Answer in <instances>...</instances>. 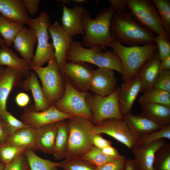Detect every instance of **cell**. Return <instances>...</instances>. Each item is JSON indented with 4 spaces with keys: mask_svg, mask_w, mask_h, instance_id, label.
I'll return each mask as SVG.
<instances>
[{
    "mask_svg": "<svg viewBox=\"0 0 170 170\" xmlns=\"http://www.w3.org/2000/svg\"><path fill=\"white\" fill-rule=\"evenodd\" d=\"M155 44L160 60L170 55V36L166 31L156 35Z\"/></svg>",
    "mask_w": 170,
    "mask_h": 170,
    "instance_id": "40",
    "label": "cell"
},
{
    "mask_svg": "<svg viewBox=\"0 0 170 170\" xmlns=\"http://www.w3.org/2000/svg\"><path fill=\"white\" fill-rule=\"evenodd\" d=\"M110 30L114 40L128 47L155 43L156 35L138 24L128 11L115 13L111 18Z\"/></svg>",
    "mask_w": 170,
    "mask_h": 170,
    "instance_id": "1",
    "label": "cell"
},
{
    "mask_svg": "<svg viewBox=\"0 0 170 170\" xmlns=\"http://www.w3.org/2000/svg\"><path fill=\"white\" fill-rule=\"evenodd\" d=\"M37 43L35 31L24 26L15 38L13 48L22 58L31 62L34 56V47Z\"/></svg>",
    "mask_w": 170,
    "mask_h": 170,
    "instance_id": "20",
    "label": "cell"
},
{
    "mask_svg": "<svg viewBox=\"0 0 170 170\" xmlns=\"http://www.w3.org/2000/svg\"><path fill=\"white\" fill-rule=\"evenodd\" d=\"M26 149L6 143L0 147V162L6 165L24 152Z\"/></svg>",
    "mask_w": 170,
    "mask_h": 170,
    "instance_id": "37",
    "label": "cell"
},
{
    "mask_svg": "<svg viewBox=\"0 0 170 170\" xmlns=\"http://www.w3.org/2000/svg\"><path fill=\"white\" fill-rule=\"evenodd\" d=\"M41 1L40 0H23L27 12L32 16L37 13Z\"/></svg>",
    "mask_w": 170,
    "mask_h": 170,
    "instance_id": "45",
    "label": "cell"
},
{
    "mask_svg": "<svg viewBox=\"0 0 170 170\" xmlns=\"http://www.w3.org/2000/svg\"><path fill=\"white\" fill-rule=\"evenodd\" d=\"M164 139H170V125L140 137L138 139L136 145H145Z\"/></svg>",
    "mask_w": 170,
    "mask_h": 170,
    "instance_id": "38",
    "label": "cell"
},
{
    "mask_svg": "<svg viewBox=\"0 0 170 170\" xmlns=\"http://www.w3.org/2000/svg\"><path fill=\"white\" fill-rule=\"evenodd\" d=\"M59 70L65 81L75 89L86 93L89 85L94 70L89 65L81 61H67Z\"/></svg>",
    "mask_w": 170,
    "mask_h": 170,
    "instance_id": "11",
    "label": "cell"
},
{
    "mask_svg": "<svg viewBox=\"0 0 170 170\" xmlns=\"http://www.w3.org/2000/svg\"><path fill=\"white\" fill-rule=\"evenodd\" d=\"M67 122L69 138L64 158L81 157L94 146L92 136L95 125L90 120L76 116Z\"/></svg>",
    "mask_w": 170,
    "mask_h": 170,
    "instance_id": "5",
    "label": "cell"
},
{
    "mask_svg": "<svg viewBox=\"0 0 170 170\" xmlns=\"http://www.w3.org/2000/svg\"><path fill=\"white\" fill-rule=\"evenodd\" d=\"M154 170H170V144L167 142L156 152Z\"/></svg>",
    "mask_w": 170,
    "mask_h": 170,
    "instance_id": "34",
    "label": "cell"
},
{
    "mask_svg": "<svg viewBox=\"0 0 170 170\" xmlns=\"http://www.w3.org/2000/svg\"><path fill=\"white\" fill-rule=\"evenodd\" d=\"M5 45V42L3 39L1 37L0 35V47H1L2 46Z\"/></svg>",
    "mask_w": 170,
    "mask_h": 170,
    "instance_id": "54",
    "label": "cell"
},
{
    "mask_svg": "<svg viewBox=\"0 0 170 170\" xmlns=\"http://www.w3.org/2000/svg\"><path fill=\"white\" fill-rule=\"evenodd\" d=\"M63 170H96L97 167L81 157L65 158L59 162Z\"/></svg>",
    "mask_w": 170,
    "mask_h": 170,
    "instance_id": "33",
    "label": "cell"
},
{
    "mask_svg": "<svg viewBox=\"0 0 170 170\" xmlns=\"http://www.w3.org/2000/svg\"><path fill=\"white\" fill-rule=\"evenodd\" d=\"M29 170H30V168H29Z\"/></svg>",
    "mask_w": 170,
    "mask_h": 170,
    "instance_id": "58",
    "label": "cell"
},
{
    "mask_svg": "<svg viewBox=\"0 0 170 170\" xmlns=\"http://www.w3.org/2000/svg\"><path fill=\"white\" fill-rule=\"evenodd\" d=\"M51 24L50 16L45 11L42 12L37 18L31 19L27 24L29 28L35 31L37 38L36 51L30 62L34 66L42 67L47 62L55 60L52 43L49 42L48 28Z\"/></svg>",
    "mask_w": 170,
    "mask_h": 170,
    "instance_id": "6",
    "label": "cell"
},
{
    "mask_svg": "<svg viewBox=\"0 0 170 170\" xmlns=\"http://www.w3.org/2000/svg\"><path fill=\"white\" fill-rule=\"evenodd\" d=\"M161 19L165 31L170 34V1L152 0Z\"/></svg>",
    "mask_w": 170,
    "mask_h": 170,
    "instance_id": "35",
    "label": "cell"
},
{
    "mask_svg": "<svg viewBox=\"0 0 170 170\" xmlns=\"http://www.w3.org/2000/svg\"><path fill=\"white\" fill-rule=\"evenodd\" d=\"M127 0H109L110 6L112 8L115 13L126 11Z\"/></svg>",
    "mask_w": 170,
    "mask_h": 170,
    "instance_id": "46",
    "label": "cell"
},
{
    "mask_svg": "<svg viewBox=\"0 0 170 170\" xmlns=\"http://www.w3.org/2000/svg\"><path fill=\"white\" fill-rule=\"evenodd\" d=\"M101 150L105 155L112 158H116L120 155L116 149L111 145L106 146Z\"/></svg>",
    "mask_w": 170,
    "mask_h": 170,
    "instance_id": "49",
    "label": "cell"
},
{
    "mask_svg": "<svg viewBox=\"0 0 170 170\" xmlns=\"http://www.w3.org/2000/svg\"><path fill=\"white\" fill-rule=\"evenodd\" d=\"M124 170H139L134 159H126Z\"/></svg>",
    "mask_w": 170,
    "mask_h": 170,
    "instance_id": "51",
    "label": "cell"
},
{
    "mask_svg": "<svg viewBox=\"0 0 170 170\" xmlns=\"http://www.w3.org/2000/svg\"><path fill=\"white\" fill-rule=\"evenodd\" d=\"M116 85L117 81L113 70L99 68L94 71L89 90L96 95L106 96L115 91Z\"/></svg>",
    "mask_w": 170,
    "mask_h": 170,
    "instance_id": "15",
    "label": "cell"
},
{
    "mask_svg": "<svg viewBox=\"0 0 170 170\" xmlns=\"http://www.w3.org/2000/svg\"><path fill=\"white\" fill-rule=\"evenodd\" d=\"M141 89L140 82L136 76L123 82L119 87L118 101L123 117L131 113L133 105Z\"/></svg>",
    "mask_w": 170,
    "mask_h": 170,
    "instance_id": "17",
    "label": "cell"
},
{
    "mask_svg": "<svg viewBox=\"0 0 170 170\" xmlns=\"http://www.w3.org/2000/svg\"><path fill=\"white\" fill-rule=\"evenodd\" d=\"M104 51L98 46H93L89 49L85 48L80 42L73 40L67 52L66 60L93 64L99 68L116 71L122 75L123 65L119 56L113 51Z\"/></svg>",
    "mask_w": 170,
    "mask_h": 170,
    "instance_id": "4",
    "label": "cell"
},
{
    "mask_svg": "<svg viewBox=\"0 0 170 170\" xmlns=\"http://www.w3.org/2000/svg\"><path fill=\"white\" fill-rule=\"evenodd\" d=\"M57 2L61 3L62 4L65 5V4H69L71 2V0H55Z\"/></svg>",
    "mask_w": 170,
    "mask_h": 170,
    "instance_id": "52",
    "label": "cell"
},
{
    "mask_svg": "<svg viewBox=\"0 0 170 170\" xmlns=\"http://www.w3.org/2000/svg\"><path fill=\"white\" fill-rule=\"evenodd\" d=\"M57 128L54 149L53 155L56 160L64 158L69 138V128L67 120L56 122Z\"/></svg>",
    "mask_w": 170,
    "mask_h": 170,
    "instance_id": "29",
    "label": "cell"
},
{
    "mask_svg": "<svg viewBox=\"0 0 170 170\" xmlns=\"http://www.w3.org/2000/svg\"><path fill=\"white\" fill-rule=\"evenodd\" d=\"M123 119L131 133L138 139L162 128L154 122L140 114L135 115L131 113L123 116Z\"/></svg>",
    "mask_w": 170,
    "mask_h": 170,
    "instance_id": "23",
    "label": "cell"
},
{
    "mask_svg": "<svg viewBox=\"0 0 170 170\" xmlns=\"http://www.w3.org/2000/svg\"><path fill=\"white\" fill-rule=\"evenodd\" d=\"M36 129L31 127L24 128L11 134L7 144L38 150L36 144Z\"/></svg>",
    "mask_w": 170,
    "mask_h": 170,
    "instance_id": "28",
    "label": "cell"
},
{
    "mask_svg": "<svg viewBox=\"0 0 170 170\" xmlns=\"http://www.w3.org/2000/svg\"><path fill=\"white\" fill-rule=\"evenodd\" d=\"M30 62L20 58L12 49L3 45L0 48V66H6L21 73L26 77L31 71Z\"/></svg>",
    "mask_w": 170,
    "mask_h": 170,
    "instance_id": "26",
    "label": "cell"
},
{
    "mask_svg": "<svg viewBox=\"0 0 170 170\" xmlns=\"http://www.w3.org/2000/svg\"><path fill=\"white\" fill-rule=\"evenodd\" d=\"M10 135L5 124L0 118V147L7 143Z\"/></svg>",
    "mask_w": 170,
    "mask_h": 170,
    "instance_id": "47",
    "label": "cell"
},
{
    "mask_svg": "<svg viewBox=\"0 0 170 170\" xmlns=\"http://www.w3.org/2000/svg\"><path fill=\"white\" fill-rule=\"evenodd\" d=\"M160 61L158 54L146 62L141 67L136 76L139 79L141 92L143 93L153 88L160 72Z\"/></svg>",
    "mask_w": 170,
    "mask_h": 170,
    "instance_id": "21",
    "label": "cell"
},
{
    "mask_svg": "<svg viewBox=\"0 0 170 170\" xmlns=\"http://www.w3.org/2000/svg\"><path fill=\"white\" fill-rule=\"evenodd\" d=\"M29 168L24 151L11 162L6 165L3 170H29Z\"/></svg>",
    "mask_w": 170,
    "mask_h": 170,
    "instance_id": "41",
    "label": "cell"
},
{
    "mask_svg": "<svg viewBox=\"0 0 170 170\" xmlns=\"http://www.w3.org/2000/svg\"><path fill=\"white\" fill-rule=\"evenodd\" d=\"M81 157L97 167L115 159L106 155L100 149L94 146L82 156Z\"/></svg>",
    "mask_w": 170,
    "mask_h": 170,
    "instance_id": "36",
    "label": "cell"
},
{
    "mask_svg": "<svg viewBox=\"0 0 170 170\" xmlns=\"http://www.w3.org/2000/svg\"><path fill=\"white\" fill-rule=\"evenodd\" d=\"M86 11L79 5L68 8L63 4L61 25L63 29L73 37L78 35H84L85 30L83 18Z\"/></svg>",
    "mask_w": 170,
    "mask_h": 170,
    "instance_id": "16",
    "label": "cell"
},
{
    "mask_svg": "<svg viewBox=\"0 0 170 170\" xmlns=\"http://www.w3.org/2000/svg\"><path fill=\"white\" fill-rule=\"evenodd\" d=\"M5 165V164L0 162V170H3Z\"/></svg>",
    "mask_w": 170,
    "mask_h": 170,
    "instance_id": "55",
    "label": "cell"
},
{
    "mask_svg": "<svg viewBox=\"0 0 170 170\" xmlns=\"http://www.w3.org/2000/svg\"><path fill=\"white\" fill-rule=\"evenodd\" d=\"M48 31L52 40L55 60L60 69L67 61L66 53L74 40L73 37L65 31L58 21L51 23Z\"/></svg>",
    "mask_w": 170,
    "mask_h": 170,
    "instance_id": "14",
    "label": "cell"
},
{
    "mask_svg": "<svg viewBox=\"0 0 170 170\" xmlns=\"http://www.w3.org/2000/svg\"><path fill=\"white\" fill-rule=\"evenodd\" d=\"M160 69L161 71L170 70V55L161 60Z\"/></svg>",
    "mask_w": 170,
    "mask_h": 170,
    "instance_id": "50",
    "label": "cell"
},
{
    "mask_svg": "<svg viewBox=\"0 0 170 170\" xmlns=\"http://www.w3.org/2000/svg\"><path fill=\"white\" fill-rule=\"evenodd\" d=\"M72 116L60 111L53 105L44 110L37 111L32 104L25 108L20 118L30 127L36 129L46 125L67 120Z\"/></svg>",
    "mask_w": 170,
    "mask_h": 170,
    "instance_id": "13",
    "label": "cell"
},
{
    "mask_svg": "<svg viewBox=\"0 0 170 170\" xmlns=\"http://www.w3.org/2000/svg\"><path fill=\"white\" fill-rule=\"evenodd\" d=\"M108 46L112 49L121 60L123 67V82L135 76L142 65L158 54L155 43L126 47L114 40Z\"/></svg>",
    "mask_w": 170,
    "mask_h": 170,
    "instance_id": "2",
    "label": "cell"
},
{
    "mask_svg": "<svg viewBox=\"0 0 170 170\" xmlns=\"http://www.w3.org/2000/svg\"><path fill=\"white\" fill-rule=\"evenodd\" d=\"M119 86L107 96H103L88 93L85 100L92 114V122L94 125L109 118L123 119L118 103Z\"/></svg>",
    "mask_w": 170,
    "mask_h": 170,
    "instance_id": "9",
    "label": "cell"
},
{
    "mask_svg": "<svg viewBox=\"0 0 170 170\" xmlns=\"http://www.w3.org/2000/svg\"><path fill=\"white\" fill-rule=\"evenodd\" d=\"M24 25L9 21L1 16L0 18V35L5 45L9 47L13 43L16 36Z\"/></svg>",
    "mask_w": 170,
    "mask_h": 170,
    "instance_id": "30",
    "label": "cell"
},
{
    "mask_svg": "<svg viewBox=\"0 0 170 170\" xmlns=\"http://www.w3.org/2000/svg\"><path fill=\"white\" fill-rule=\"evenodd\" d=\"M94 132L107 134L131 150L136 145L138 139L131 133L123 119H105L95 125Z\"/></svg>",
    "mask_w": 170,
    "mask_h": 170,
    "instance_id": "12",
    "label": "cell"
},
{
    "mask_svg": "<svg viewBox=\"0 0 170 170\" xmlns=\"http://www.w3.org/2000/svg\"><path fill=\"white\" fill-rule=\"evenodd\" d=\"M5 67L3 66H0V74L3 71Z\"/></svg>",
    "mask_w": 170,
    "mask_h": 170,
    "instance_id": "56",
    "label": "cell"
},
{
    "mask_svg": "<svg viewBox=\"0 0 170 170\" xmlns=\"http://www.w3.org/2000/svg\"><path fill=\"white\" fill-rule=\"evenodd\" d=\"M138 101L141 103L160 104L170 106V93L153 88L139 97Z\"/></svg>",
    "mask_w": 170,
    "mask_h": 170,
    "instance_id": "32",
    "label": "cell"
},
{
    "mask_svg": "<svg viewBox=\"0 0 170 170\" xmlns=\"http://www.w3.org/2000/svg\"><path fill=\"white\" fill-rule=\"evenodd\" d=\"M56 122L36 129V144L38 150L46 154H53L57 131Z\"/></svg>",
    "mask_w": 170,
    "mask_h": 170,
    "instance_id": "25",
    "label": "cell"
},
{
    "mask_svg": "<svg viewBox=\"0 0 170 170\" xmlns=\"http://www.w3.org/2000/svg\"><path fill=\"white\" fill-rule=\"evenodd\" d=\"M140 114L154 122L161 128L170 125V106L160 104H140Z\"/></svg>",
    "mask_w": 170,
    "mask_h": 170,
    "instance_id": "27",
    "label": "cell"
},
{
    "mask_svg": "<svg viewBox=\"0 0 170 170\" xmlns=\"http://www.w3.org/2000/svg\"><path fill=\"white\" fill-rule=\"evenodd\" d=\"M25 153L30 170H56L59 167V162L43 159L31 149H26Z\"/></svg>",
    "mask_w": 170,
    "mask_h": 170,
    "instance_id": "31",
    "label": "cell"
},
{
    "mask_svg": "<svg viewBox=\"0 0 170 170\" xmlns=\"http://www.w3.org/2000/svg\"><path fill=\"white\" fill-rule=\"evenodd\" d=\"M37 77L36 73L31 70L30 75L22 81L21 88L26 91L31 92L34 109L39 111L47 109L51 105L44 94Z\"/></svg>",
    "mask_w": 170,
    "mask_h": 170,
    "instance_id": "24",
    "label": "cell"
},
{
    "mask_svg": "<svg viewBox=\"0 0 170 170\" xmlns=\"http://www.w3.org/2000/svg\"><path fill=\"white\" fill-rule=\"evenodd\" d=\"M15 100L18 106L25 108L29 104L30 98L28 94L23 92H20L16 96Z\"/></svg>",
    "mask_w": 170,
    "mask_h": 170,
    "instance_id": "48",
    "label": "cell"
},
{
    "mask_svg": "<svg viewBox=\"0 0 170 170\" xmlns=\"http://www.w3.org/2000/svg\"><path fill=\"white\" fill-rule=\"evenodd\" d=\"M1 16H2L1 14V13H0V18L1 17Z\"/></svg>",
    "mask_w": 170,
    "mask_h": 170,
    "instance_id": "57",
    "label": "cell"
},
{
    "mask_svg": "<svg viewBox=\"0 0 170 170\" xmlns=\"http://www.w3.org/2000/svg\"><path fill=\"white\" fill-rule=\"evenodd\" d=\"M115 13L110 5L99 11L94 19L86 11L83 18L85 33L82 45L84 47L90 48L98 46L105 51L106 47L114 40L111 36L110 28L111 18Z\"/></svg>",
    "mask_w": 170,
    "mask_h": 170,
    "instance_id": "3",
    "label": "cell"
},
{
    "mask_svg": "<svg viewBox=\"0 0 170 170\" xmlns=\"http://www.w3.org/2000/svg\"><path fill=\"white\" fill-rule=\"evenodd\" d=\"M23 77L21 73L8 67H5L0 74V118L2 113L7 110V101L10 92L16 88H21Z\"/></svg>",
    "mask_w": 170,
    "mask_h": 170,
    "instance_id": "19",
    "label": "cell"
},
{
    "mask_svg": "<svg viewBox=\"0 0 170 170\" xmlns=\"http://www.w3.org/2000/svg\"><path fill=\"white\" fill-rule=\"evenodd\" d=\"M0 13L7 20L24 25L31 19L23 0H0Z\"/></svg>",
    "mask_w": 170,
    "mask_h": 170,
    "instance_id": "22",
    "label": "cell"
},
{
    "mask_svg": "<svg viewBox=\"0 0 170 170\" xmlns=\"http://www.w3.org/2000/svg\"><path fill=\"white\" fill-rule=\"evenodd\" d=\"M58 170V169H57V170Z\"/></svg>",
    "mask_w": 170,
    "mask_h": 170,
    "instance_id": "59",
    "label": "cell"
},
{
    "mask_svg": "<svg viewBox=\"0 0 170 170\" xmlns=\"http://www.w3.org/2000/svg\"><path fill=\"white\" fill-rule=\"evenodd\" d=\"M153 88L170 93V70L161 71L154 85Z\"/></svg>",
    "mask_w": 170,
    "mask_h": 170,
    "instance_id": "42",
    "label": "cell"
},
{
    "mask_svg": "<svg viewBox=\"0 0 170 170\" xmlns=\"http://www.w3.org/2000/svg\"><path fill=\"white\" fill-rule=\"evenodd\" d=\"M65 91L63 96L53 105L58 110L72 116L82 117L92 121V114L85 100L88 93L82 92L65 81Z\"/></svg>",
    "mask_w": 170,
    "mask_h": 170,
    "instance_id": "10",
    "label": "cell"
},
{
    "mask_svg": "<svg viewBox=\"0 0 170 170\" xmlns=\"http://www.w3.org/2000/svg\"><path fill=\"white\" fill-rule=\"evenodd\" d=\"M87 1L86 0H74L73 1L74 3L78 4L84 3Z\"/></svg>",
    "mask_w": 170,
    "mask_h": 170,
    "instance_id": "53",
    "label": "cell"
},
{
    "mask_svg": "<svg viewBox=\"0 0 170 170\" xmlns=\"http://www.w3.org/2000/svg\"><path fill=\"white\" fill-rule=\"evenodd\" d=\"M167 142L162 139L142 145H136L132 149L139 170H154L155 155L157 151Z\"/></svg>",
    "mask_w": 170,
    "mask_h": 170,
    "instance_id": "18",
    "label": "cell"
},
{
    "mask_svg": "<svg viewBox=\"0 0 170 170\" xmlns=\"http://www.w3.org/2000/svg\"><path fill=\"white\" fill-rule=\"evenodd\" d=\"M126 159L123 155L119 156L99 167L96 170H124Z\"/></svg>",
    "mask_w": 170,
    "mask_h": 170,
    "instance_id": "43",
    "label": "cell"
},
{
    "mask_svg": "<svg viewBox=\"0 0 170 170\" xmlns=\"http://www.w3.org/2000/svg\"><path fill=\"white\" fill-rule=\"evenodd\" d=\"M31 69L40 79L44 94L50 105L60 99L65 91V81L55 60L48 62L45 67L34 66Z\"/></svg>",
    "mask_w": 170,
    "mask_h": 170,
    "instance_id": "7",
    "label": "cell"
},
{
    "mask_svg": "<svg viewBox=\"0 0 170 170\" xmlns=\"http://www.w3.org/2000/svg\"><path fill=\"white\" fill-rule=\"evenodd\" d=\"M1 118L5 124L10 135L19 129L30 127L25 122L17 119L7 110L2 113Z\"/></svg>",
    "mask_w": 170,
    "mask_h": 170,
    "instance_id": "39",
    "label": "cell"
},
{
    "mask_svg": "<svg viewBox=\"0 0 170 170\" xmlns=\"http://www.w3.org/2000/svg\"><path fill=\"white\" fill-rule=\"evenodd\" d=\"M92 142L94 146L100 150L111 145L112 144L110 140L104 138L101 134L94 132L92 136Z\"/></svg>",
    "mask_w": 170,
    "mask_h": 170,
    "instance_id": "44",
    "label": "cell"
},
{
    "mask_svg": "<svg viewBox=\"0 0 170 170\" xmlns=\"http://www.w3.org/2000/svg\"><path fill=\"white\" fill-rule=\"evenodd\" d=\"M127 8L133 20L150 32L158 35L165 31L152 0H127Z\"/></svg>",
    "mask_w": 170,
    "mask_h": 170,
    "instance_id": "8",
    "label": "cell"
}]
</instances>
